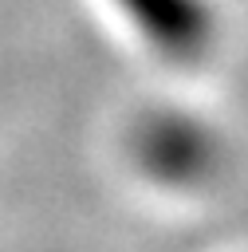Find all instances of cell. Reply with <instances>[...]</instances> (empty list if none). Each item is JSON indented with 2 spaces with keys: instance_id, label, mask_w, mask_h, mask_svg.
<instances>
[{
  "instance_id": "obj_1",
  "label": "cell",
  "mask_w": 248,
  "mask_h": 252,
  "mask_svg": "<svg viewBox=\"0 0 248 252\" xmlns=\"http://www.w3.org/2000/svg\"><path fill=\"white\" fill-rule=\"evenodd\" d=\"M138 161L161 181H201L213 169V138L177 114H161L138 134Z\"/></svg>"
},
{
  "instance_id": "obj_2",
  "label": "cell",
  "mask_w": 248,
  "mask_h": 252,
  "mask_svg": "<svg viewBox=\"0 0 248 252\" xmlns=\"http://www.w3.org/2000/svg\"><path fill=\"white\" fill-rule=\"evenodd\" d=\"M118 4L130 12L142 35L173 59H193L197 51H205L213 35V20L201 0H118Z\"/></svg>"
}]
</instances>
